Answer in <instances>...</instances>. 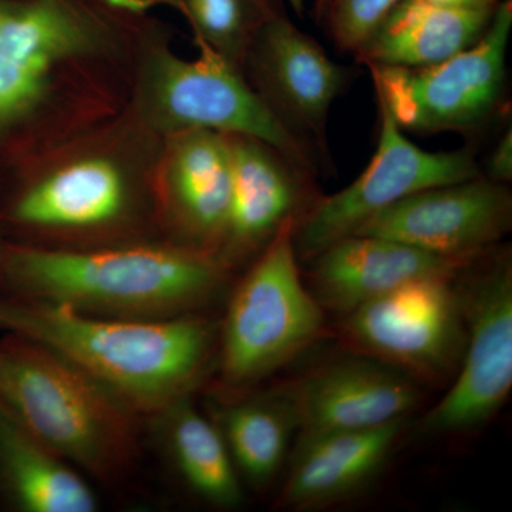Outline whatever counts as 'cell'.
Here are the masks:
<instances>
[{"label":"cell","instance_id":"5b68a950","mask_svg":"<svg viewBox=\"0 0 512 512\" xmlns=\"http://www.w3.org/2000/svg\"><path fill=\"white\" fill-rule=\"evenodd\" d=\"M512 2L501 0L470 49L426 67L367 66L397 126L417 134L474 133L503 106Z\"/></svg>","mask_w":512,"mask_h":512},{"label":"cell","instance_id":"9a60e30c","mask_svg":"<svg viewBox=\"0 0 512 512\" xmlns=\"http://www.w3.org/2000/svg\"><path fill=\"white\" fill-rule=\"evenodd\" d=\"M478 258H451L393 239L349 235L311 259L312 293L322 308L348 315L407 282L454 278Z\"/></svg>","mask_w":512,"mask_h":512},{"label":"cell","instance_id":"4fadbf2b","mask_svg":"<svg viewBox=\"0 0 512 512\" xmlns=\"http://www.w3.org/2000/svg\"><path fill=\"white\" fill-rule=\"evenodd\" d=\"M291 400L299 443L404 420L419 403L420 392L403 370L380 360L349 359L303 380Z\"/></svg>","mask_w":512,"mask_h":512},{"label":"cell","instance_id":"30bf717a","mask_svg":"<svg viewBox=\"0 0 512 512\" xmlns=\"http://www.w3.org/2000/svg\"><path fill=\"white\" fill-rule=\"evenodd\" d=\"M460 298L468 335L456 383L429 414L431 433H463L483 426L512 387V268L501 255L480 272Z\"/></svg>","mask_w":512,"mask_h":512},{"label":"cell","instance_id":"4316f807","mask_svg":"<svg viewBox=\"0 0 512 512\" xmlns=\"http://www.w3.org/2000/svg\"><path fill=\"white\" fill-rule=\"evenodd\" d=\"M329 0H315V16L316 19H318V22L320 23V20H322L323 15H325L326 8H328Z\"/></svg>","mask_w":512,"mask_h":512},{"label":"cell","instance_id":"83f0119b","mask_svg":"<svg viewBox=\"0 0 512 512\" xmlns=\"http://www.w3.org/2000/svg\"><path fill=\"white\" fill-rule=\"evenodd\" d=\"M288 2H291L292 9L295 10L296 13H299V15H301L303 10L302 0H288Z\"/></svg>","mask_w":512,"mask_h":512},{"label":"cell","instance_id":"8fae6325","mask_svg":"<svg viewBox=\"0 0 512 512\" xmlns=\"http://www.w3.org/2000/svg\"><path fill=\"white\" fill-rule=\"evenodd\" d=\"M247 57L258 94L289 133L333 165L328 120L333 101L345 92L352 70L333 62L323 47L289 19L285 10L262 26Z\"/></svg>","mask_w":512,"mask_h":512},{"label":"cell","instance_id":"3957f363","mask_svg":"<svg viewBox=\"0 0 512 512\" xmlns=\"http://www.w3.org/2000/svg\"><path fill=\"white\" fill-rule=\"evenodd\" d=\"M121 400L69 360L30 342L0 350V404L37 440L94 473L126 454Z\"/></svg>","mask_w":512,"mask_h":512},{"label":"cell","instance_id":"9c48e42d","mask_svg":"<svg viewBox=\"0 0 512 512\" xmlns=\"http://www.w3.org/2000/svg\"><path fill=\"white\" fill-rule=\"evenodd\" d=\"M454 278L416 279L359 306L345 315L346 338L404 373L446 375L466 345Z\"/></svg>","mask_w":512,"mask_h":512},{"label":"cell","instance_id":"277c9868","mask_svg":"<svg viewBox=\"0 0 512 512\" xmlns=\"http://www.w3.org/2000/svg\"><path fill=\"white\" fill-rule=\"evenodd\" d=\"M295 228L285 225L266 245L229 303L221 369L231 386L271 375L322 333L323 308L299 275Z\"/></svg>","mask_w":512,"mask_h":512},{"label":"cell","instance_id":"8992f818","mask_svg":"<svg viewBox=\"0 0 512 512\" xmlns=\"http://www.w3.org/2000/svg\"><path fill=\"white\" fill-rule=\"evenodd\" d=\"M201 56L184 60L160 50L148 69L154 116L175 130H212L264 141L313 173L325 168L316 151L286 130L239 69L197 39Z\"/></svg>","mask_w":512,"mask_h":512},{"label":"cell","instance_id":"e0dca14e","mask_svg":"<svg viewBox=\"0 0 512 512\" xmlns=\"http://www.w3.org/2000/svg\"><path fill=\"white\" fill-rule=\"evenodd\" d=\"M495 8L396 6L357 50L355 60L366 67H426L444 62L476 45Z\"/></svg>","mask_w":512,"mask_h":512},{"label":"cell","instance_id":"2e32d148","mask_svg":"<svg viewBox=\"0 0 512 512\" xmlns=\"http://www.w3.org/2000/svg\"><path fill=\"white\" fill-rule=\"evenodd\" d=\"M403 423L299 441L279 503L291 510H313L356 493L392 456Z\"/></svg>","mask_w":512,"mask_h":512},{"label":"cell","instance_id":"603a6c76","mask_svg":"<svg viewBox=\"0 0 512 512\" xmlns=\"http://www.w3.org/2000/svg\"><path fill=\"white\" fill-rule=\"evenodd\" d=\"M128 10L165 3L180 10L191 23L195 37L217 50L224 59L238 64L247 59L249 47L262 26L284 9L281 0H111Z\"/></svg>","mask_w":512,"mask_h":512},{"label":"cell","instance_id":"44dd1931","mask_svg":"<svg viewBox=\"0 0 512 512\" xmlns=\"http://www.w3.org/2000/svg\"><path fill=\"white\" fill-rule=\"evenodd\" d=\"M167 409L168 441L187 484L217 507L241 503L237 467L217 424L201 416L184 397Z\"/></svg>","mask_w":512,"mask_h":512},{"label":"cell","instance_id":"7c38bea8","mask_svg":"<svg viewBox=\"0 0 512 512\" xmlns=\"http://www.w3.org/2000/svg\"><path fill=\"white\" fill-rule=\"evenodd\" d=\"M507 185L478 175L416 192L366 221L353 235L393 239L431 254L478 258L511 231Z\"/></svg>","mask_w":512,"mask_h":512},{"label":"cell","instance_id":"ba28073f","mask_svg":"<svg viewBox=\"0 0 512 512\" xmlns=\"http://www.w3.org/2000/svg\"><path fill=\"white\" fill-rule=\"evenodd\" d=\"M110 0H0V131L36 109L60 63L99 46Z\"/></svg>","mask_w":512,"mask_h":512},{"label":"cell","instance_id":"ffe728a7","mask_svg":"<svg viewBox=\"0 0 512 512\" xmlns=\"http://www.w3.org/2000/svg\"><path fill=\"white\" fill-rule=\"evenodd\" d=\"M231 180L228 134L201 128L180 131L171 158V185L192 234L205 241L225 237Z\"/></svg>","mask_w":512,"mask_h":512},{"label":"cell","instance_id":"484cf974","mask_svg":"<svg viewBox=\"0 0 512 512\" xmlns=\"http://www.w3.org/2000/svg\"><path fill=\"white\" fill-rule=\"evenodd\" d=\"M501 0H402V8L493 9ZM394 9V8H393Z\"/></svg>","mask_w":512,"mask_h":512},{"label":"cell","instance_id":"7a4b0ae2","mask_svg":"<svg viewBox=\"0 0 512 512\" xmlns=\"http://www.w3.org/2000/svg\"><path fill=\"white\" fill-rule=\"evenodd\" d=\"M5 268L29 299L119 319L174 318L207 299L222 278L214 256L173 248H13Z\"/></svg>","mask_w":512,"mask_h":512},{"label":"cell","instance_id":"cb8c5ba5","mask_svg":"<svg viewBox=\"0 0 512 512\" xmlns=\"http://www.w3.org/2000/svg\"><path fill=\"white\" fill-rule=\"evenodd\" d=\"M402 0H329L320 23L340 52L355 56Z\"/></svg>","mask_w":512,"mask_h":512},{"label":"cell","instance_id":"7402d4cb","mask_svg":"<svg viewBox=\"0 0 512 512\" xmlns=\"http://www.w3.org/2000/svg\"><path fill=\"white\" fill-rule=\"evenodd\" d=\"M218 429L235 467L262 487L278 473L288 451L296 413L292 400H249L232 404L218 417Z\"/></svg>","mask_w":512,"mask_h":512},{"label":"cell","instance_id":"6da1fadb","mask_svg":"<svg viewBox=\"0 0 512 512\" xmlns=\"http://www.w3.org/2000/svg\"><path fill=\"white\" fill-rule=\"evenodd\" d=\"M0 326L69 360L140 409L170 407L197 382L211 349L194 318L119 319L35 301L0 302Z\"/></svg>","mask_w":512,"mask_h":512},{"label":"cell","instance_id":"52a82bcc","mask_svg":"<svg viewBox=\"0 0 512 512\" xmlns=\"http://www.w3.org/2000/svg\"><path fill=\"white\" fill-rule=\"evenodd\" d=\"M380 130L376 153L349 187L319 197L293 231L298 259L311 261L366 221L416 192L461 183L480 174L471 148L430 153L407 140L386 104L377 97Z\"/></svg>","mask_w":512,"mask_h":512},{"label":"cell","instance_id":"5bb4252c","mask_svg":"<svg viewBox=\"0 0 512 512\" xmlns=\"http://www.w3.org/2000/svg\"><path fill=\"white\" fill-rule=\"evenodd\" d=\"M228 138L231 207L224 238L235 251L266 247L285 225H298L318 200L316 173L264 141Z\"/></svg>","mask_w":512,"mask_h":512},{"label":"cell","instance_id":"d4e9b609","mask_svg":"<svg viewBox=\"0 0 512 512\" xmlns=\"http://www.w3.org/2000/svg\"><path fill=\"white\" fill-rule=\"evenodd\" d=\"M485 177L495 183H511L512 180V128L505 130L503 137L498 140L493 153L488 158L487 175Z\"/></svg>","mask_w":512,"mask_h":512},{"label":"cell","instance_id":"d6986e66","mask_svg":"<svg viewBox=\"0 0 512 512\" xmlns=\"http://www.w3.org/2000/svg\"><path fill=\"white\" fill-rule=\"evenodd\" d=\"M0 473L29 512H92L97 498L63 458L37 440L0 404Z\"/></svg>","mask_w":512,"mask_h":512},{"label":"cell","instance_id":"ac0fdd59","mask_svg":"<svg viewBox=\"0 0 512 512\" xmlns=\"http://www.w3.org/2000/svg\"><path fill=\"white\" fill-rule=\"evenodd\" d=\"M124 201L126 188L119 168L94 158L67 165L30 188L13 215L33 227H96L114 220Z\"/></svg>","mask_w":512,"mask_h":512}]
</instances>
